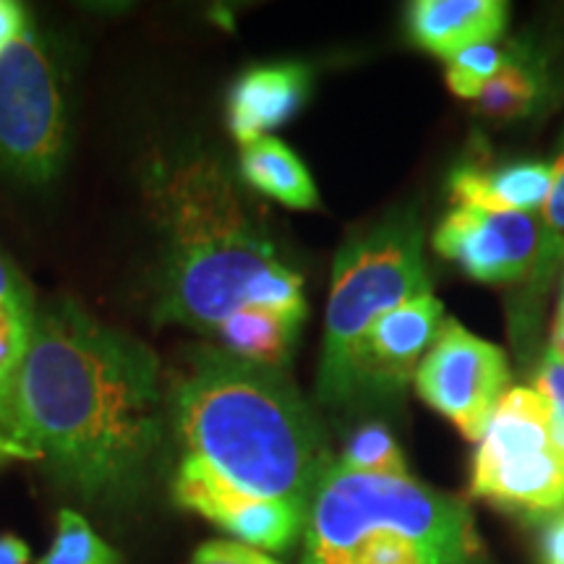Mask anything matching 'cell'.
I'll return each mask as SVG.
<instances>
[{
    "label": "cell",
    "mask_w": 564,
    "mask_h": 564,
    "mask_svg": "<svg viewBox=\"0 0 564 564\" xmlns=\"http://www.w3.org/2000/svg\"><path fill=\"white\" fill-rule=\"evenodd\" d=\"M165 394L152 348L68 299L37 303L0 379V442L89 502L129 497L160 453Z\"/></svg>",
    "instance_id": "1"
},
{
    "label": "cell",
    "mask_w": 564,
    "mask_h": 564,
    "mask_svg": "<svg viewBox=\"0 0 564 564\" xmlns=\"http://www.w3.org/2000/svg\"><path fill=\"white\" fill-rule=\"evenodd\" d=\"M167 411L178 444L173 497L225 491L308 514L333 455L285 371L199 345L175 377Z\"/></svg>",
    "instance_id": "2"
},
{
    "label": "cell",
    "mask_w": 564,
    "mask_h": 564,
    "mask_svg": "<svg viewBox=\"0 0 564 564\" xmlns=\"http://www.w3.org/2000/svg\"><path fill=\"white\" fill-rule=\"evenodd\" d=\"M160 236L154 319L217 340L251 308L306 319L303 278L280 257L220 158H158L144 173Z\"/></svg>",
    "instance_id": "3"
},
{
    "label": "cell",
    "mask_w": 564,
    "mask_h": 564,
    "mask_svg": "<svg viewBox=\"0 0 564 564\" xmlns=\"http://www.w3.org/2000/svg\"><path fill=\"white\" fill-rule=\"evenodd\" d=\"M301 564H491L463 499L411 476L333 465L303 525Z\"/></svg>",
    "instance_id": "4"
},
{
    "label": "cell",
    "mask_w": 564,
    "mask_h": 564,
    "mask_svg": "<svg viewBox=\"0 0 564 564\" xmlns=\"http://www.w3.org/2000/svg\"><path fill=\"white\" fill-rule=\"evenodd\" d=\"M426 293H432V274L423 259L419 217L392 215L340 246L316 377V398L324 408L333 405L361 337L392 308Z\"/></svg>",
    "instance_id": "5"
},
{
    "label": "cell",
    "mask_w": 564,
    "mask_h": 564,
    "mask_svg": "<svg viewBox=\"0 0 564 564\" xmlns=\"http://www.w3.org/2000/svg\"><path fill=\"white\" fill-rule=\"evenodd\" d=\"M470 494L525 518L564 510V460L554 449L549 408L533 387H510L494 408L474 455Z\"/></svg>",
    "instance_id": "6"
},
{
    "label": "cell",
    "mask_w": 564,
    "mask_h": 564,
    "mask_svg": "<svg viewBox=\"0 0 564 564\" xmlns=\"http://www.w3.org/2000/svg\"><path fill=\"white\" fill-rule=\"evenodd\" d=\"M68 105L58 55L30 24L0 53V171L42 186L68 158Z\"/></svg>",
    "instance_id": "7"
},
{
    "label": "cell",
    "mask_w": 564,
    "mask_h": 564,
    "mask_svg": "<svg viewBox=\"0 0 564 564\" xmlns=\"http://www.w3.org/2000/svg\"><path fill=\"white\" fill-rule=\"evenodd\" d=\"M413 387L423 403L460 429L465 440L478 442L510 387V366L497 345L468 333L460 322L444 319Z\"/></svg>",
    "instance_id": "8"
},
{
    "label": "cell",
    "mask_w": 564,
    "mask_h": 564,
    "mask_svg": "<svg viewBox=\"0 0 564 564\" xmlns=\"http://www.w3.org/2000/svg\"><path fill=\"white\" fill-rule=\"evenodd\" d=\"M442 324L444 308L434 293L384 314L352 350L329 411H356L403 398Z\"/></svg>",
    "instance_id": "9"
},
{
    "label": "cell",
    "mask_w": 564,
    "mask_h": 564,
    "mask_svg": "<svg viewBox=\"0 0 564 564\" xmlns=\"http://www.w3.org/2000/svg\"><path fill=\"white\" fill-rule=\"evenodd\" d=\"M434 251L484 285L535 278L544 257L541 215L455 207L434 230Z\"/></svg>",
    "instance_id": "10"
},
{
    "label": "cell",
    "mask_w": 564,
    "mask_h": 564,
    "mask_svg": "<svg viewBox=\"0 0 564 564\" xmlns=\"http://www.w3.org/2000/svg\"><path fill=\"white\" fill-rule=\"evenodd\" d=\"M312 74L301 63H270L249 68L228 95V129L241 147L264 139L303 108Z\"/></svg>",
    "instance_id": "11"
},
{
    "label": "cell",
    "mask_w": 564,
    "mask_h": 564,
    "mask_svg": "<svg viewBox=\"0 0 564 564\" xmlns=\"http://www.w3.org/2000/svg\"><path fill=\"white\" fill-rule=\"evenodd\" d=\"M507 17L502 0H419L408 9V32L426 53L453 61L468 47L502 40Z\"/></svg>",
    "instance_id": "12"
},
{
    "label": "cell",
    "mask_w": 564,
    "mask_h": 564,
    "mask_svg": "<svg viewBox=\"0 0 564 564\" xmlns=\"http://www.w3.org/2000/svg\"><path fill=\"white\" fill-rule=\"evenodd\" d=\"M552 192V162L520 160L499 167L465 165L449 175L457 207L539 215Z\"/></svg>",
    "instance_id": "13"
},
{
    "label": "cell",
    "mask_w": 564,
    "mask_h": 564,
    "mask_svg": "<svg viewBox=\"0 0 564 564\" xmlns=\"http://www.w3.org/2000/svg\"><path fill=\"white\" fill-rule=\"evenodd\" d=\"M241 178L259 194L285 204L291 209H316L319 192L312 173L306 171L299 154L280 139L264 137L241 147Z\"/></svg>",
    "instance_id": "14"
},
{
    "label": "cell",
    "mask_w": 564,
    "mask_h": 564,
    "mask_svg": "<svg viewBox=\"0 0 564 564\" xmlns=\"http://www.w3.org/2000/svg\"><path fill=\"white\" fill-rule=\"evenodd\" d=\"M539 100V76L512 58L476 97V112L489 121H514L533 110Z\"/></svg>",
    "instance_id": "15"
},
{
    "label": "cell",
    "mask_w": 564,
    "mask_h": 564,
    "mask_svg": "<svg viewBox=\"0 0 564 564\" xmlns=\"http://www.w3.org/2000/svg\"><path fill=\"white\" fill-rule=\"evenodd\" d=\"M335 463L345 470H352V474L394 478L411 476L405 457L400 453V444L384 423H366V426L356 429Z\"/></svg>",
    "instance_id": "16"
},
{
    "label": "cell",
    "mask_w": 564,
    "mask_h": 564,
    "mask_svg": "<svg viewBox=\"0 0 564 564\" xmlns=\"http://www.w3.org/2000/svg\"><path fill=\"white\" fill-rule=\"evenodd\" d=\"M40 564H123L121 554L76 510H61L53 544Z\"/></svg>",
    "instance_id": "17"
},
{
    "label": "cell",
    "mask_w": 564,
    "mask_h": 564,
    "mask_svg": "<svg viewBox=\"0 0 564 564\" xmlns=\"http://www.w3.org/2000/svg\"><path fill=\"white\" fill-rule=\"evenodd\" d=\"M512 58L514 55L499 40L468 47V51L455 55L453 61H447V87L460 100H476L478 91Z\"/></svg>",
    "instance_id": "18"
},
{
    "label": "cell",
    "mask_w": 564,
    "mask_h": 564,
    "mask_svg": "<svg viewBox=\"0 0 564 564\" xmlns=\"http://www.w3.org/2000/svg\"><path fill=\"white\" fill-rule=\"evenodd\" d=\"M539 215L546 230V246L533 282L539 285V291H544L552 282V274L564 264V141L560 154L552 162V192H549V199Z\"/></svg>",
    "instance_id": "19"
},
{
    "label": "cell",
    "mask_w": 564,
    "mask_h": 564,
    "mask_svg": "<svg viewBox=\"0 0 564 564\" xmlns=\"http://www.w3.org/2000/svg\"><path fill=\"white\" fill-rule=\"evenodd\" d=\"M533 390L544 398L549 408V423H552V442L554 449L564 460V358L546 352L535 371Z\"/></svg>",
    "instance_id": "20"
},
{
    "label": "cell",
    "mask_w": 564,
    "mask_h": 564,
    "mask_svg": "<svg viewBox=\"0 0 564 564\" xmlns=\"http://www.w3.org/2000/svg\"><path fill=\"white\" fill-rule=\"evenodd\" d=\"M34 308H37V303H34L26 282L0 253V322L32 324Z\"/></svg>",
    "instance_id": "21"
},
{
    "label": "cell",
    "mask_w": 564,
    "mask_h": 564,
    "mask_svg": "<svg viewBox=\"0 0 564 564\" xmlns=\"http://www.w3.org/2000/svg\"><path fill=\"white\" fill-rule=\"evenodd\" d=\"M192 564H280L262 549L246 546L241 541H207L196 549Z\"/></svg>",
    "instance_id": "22"
},
{
    "label": "cell",
    "mask_w": 564,
    "mask_h": 564,
    "mask_svg": "<svg viewBox=\"0 0 564 564\" xmlns=\"http://www.w3.org/2000/svg\"><path fill=\"white\" fill-rule=\"evenodd\" d=\"M30 26L26 11L13 0H0V53L9 51L11 42H17Z\"/></svg>",
    "instance_id": "23"
},
{
    "label": "cell",
    "mask_w": 564,
    "mask_h": 564,
    "mask_svg": "<svg viewBox=\"0 0 564 564\" xmlns=\"http://www.w3.org/2000/svg\"><path fill=\"white\" fill-rule=\"evenodd\" d=\"M541 560L544 564H564V510L549 518L541 535Z\"/></svg>",
    "instance_id": "24"
},
{
    "label": "cell",
    "mask_w": 564,
    "mask_h": 564,
    "mask_svg": "<svg viewBox=\"0 0 564 564\" xmlns=\"http://www.w3.org/2000/svg\"><path fill=\"white\" fill-rule=\"evenodd\" d=\"M32 549L19 535H0V564H30Z\"/></svg>",
    "instance_id": "25"
},
{
    "label": "cell",
    "mask_w": 564,
    "mask_h": 564,
    "mask_svg": "<svg viewBox=\"0 0 564 564\" xmlns=\"http://www.w3.org/2000/svg\"><path fill=\"white\" fill-rule=\"evenodd\" d=\"M554 356L564 358V272H562V293H560V306H556L554 327H552V348Z\"/></svg>",
    "instance_id": "26"
},
{
    "label": "cell",
    "mask_w": 564,
    "mask_h": 564,
    "mask_svg": "<svg viewBox=\"0 0 564 564\" xmlns=\"http://www.w3.org/2000/svg\"><path fill=\"white\" fill-rule=\"evenodd\" d=\"M9 463H24V457H21L13 447H9V444L0 442V468Z\"/></svg>",
    "instance_id": "27"
}]
</instances>
